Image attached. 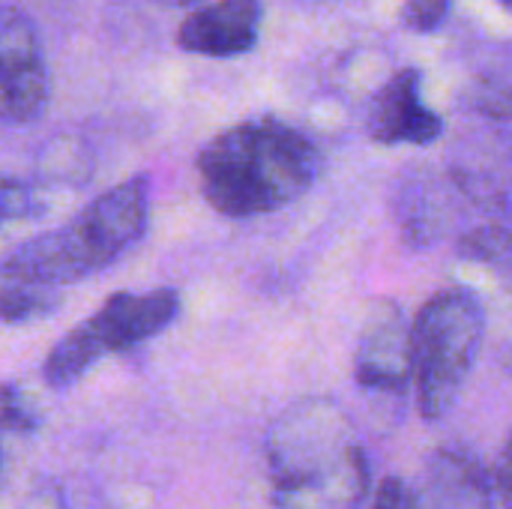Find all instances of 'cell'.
Returning a JSON list of instances; mask_svg holds the SVG:
<instances>
[{"instance_id": "1", "label": "cell", "mask_w": 512, "mask_h": 509, "mask_svg": "<svg viewBox=\"0 0 512 509\" xmlns=\"http://www.w3.org/2000/svg\"><path fill=\"white\" fill-rule=\"evenodd\" d=\"M264 459L276 509H360L369 456L354 420L333 399H303L267 429Z\"/></svg>"}, {"instance_id": "10", "label": "cell", "mask_w": 512, "mask_h": 509, "mask_svg": "<svg viewBox=\"0 0 512 509\" xmlns=\"http://www.w3.org/2000/svg\"><path fill=\"white\" fill-rule=\"evenodd\" d=\"M411 509H495L492 471L465 450H438L411 486Z\"/></svg>"}, {"instance_id": "6", "label": "cell", "mask_w": 512, "mask_h": 509, "mask_svg": "<svg viewBox=\"0 0 512 509\" xmlns=\"http://www.w3.org/2000/svg\"><path fill=\"white\" fill-rule=\"evenodd\" d=\"M51 81L30 15L0 3V123L24 126L48 108Z\"/></svg>"}, {"instance_id": "14", "label": "cell", "mask_w": 512, "mask_h": 509, "mask_svg": "<svg viewBox=\"0 0 512 509\" xmlns=\"http://www.w3.org/2000/svg\"><path fill=\"white\" fill-rule=\"evenodd\" d=\"M453 15V0H405L399 9V21L405 30L429 36L438 33Z\"/></svg>"}, {"instance_id": "16", "label": "cell", "mask_w": 512, "mask_h": 509, "mask_svg": "<svg viewBox=\"0 0 512 509\" xmlns=\"http://www.w3.org/2000/svg\"><path fill=\"white\" fill-rule=\"evenodd\" d=\"M153 3L168 6V9H186V6H195V3H201V0H153Z\"/></svg>"}, {"instance_id": "9", "label": "cell", "mask_w": 512, "mask_h": 509, "mask_svg": "<svg viewBox=\"0 0 512 509\" xmlns=\"http://www.w3.org/2000/svg\"><path fill=\"white\" fill-rule=\"evenodd\" d=\"M264 21L261 0H213L195 6L177 27V45L198 57L231 60L258 45Z\"/></svg>"}, {"instance_id": "5", "label": "cell", "mask_w": 512, "mask_h": 509, "mask_svg": "<svg viewBox=\"0 0 512 509\" xmlns=\"http://www.w3.org/2000/svg\"><path fill=\"white\" fill-rule=\"evenodd\" d=\"M180 297L174 288H156L144 294L117 291L84 324L72 327L45 357L42 378L51 390L72 387L102 357L123 354L177 321Z\"/></svg>"}, {"instance_id": "13", "label": "cell", "mask_w": 512, "mask_h": 509, "mask_svg": "<svg viewBox=\"0 0 512 509\" xmlns=\"http://www.w3.org/2000/svg\"><path fill=\"white\" fill-rule=\"evenodd\" d=\"M510 222L507 216H495V219H483L480 225L468 228L462 237H459V255L471 258V261H486V264H495V261H507L510 255Z\"/></svg>"}, {"instance_id": "7", "label": "cell", "mask_w": 512, "mask_h": 509, "mask_svg": "<svg viewBox=\"0 0 512 509\" xmlns=\"http://www.w3.org/2000/svg\"><path fill=\"white\" fill-rule=\"evenodd\" d=\"M369 138L384 147H426L444 135V117L423 102V72L414 66L396 69L372 96L366 117Z\"/></svg>"}, {"instance_id": "8", "label": "cell", "mask_w": 512, "mask_h": 509, "mask_svg": "<svg viewBox=\"0 0 512 509\" xmlns=\"http://www.w3.org/2000/svg\"><path fill=\"white\" fill-rule=\"evenodd\" d=\"M354 381L363 390L402 393L411 381L408 321L393 300H378L360 330L354 354Z\"/></svg>"}, {"instance_id": "12", "label": "cell", "mask_w": 512, "mask_h": 509, "mask_svg": "<svg viewBox=\"0 0 512 509\" xmlns=\"http://www.w3.org/2000/svg\"><path fill=\"white\" fill-rule=\"evenodd\" d=\"M57 306V294L39 285L12 282L6 279L0 285V321L6 324H24L33 318H45Z\"/></svg>"}, {"instance_id": "4", "label": "cell", "mask_w": 512, "mask_h": 509, "mask_svg": "<svg viewBox=\"0 0 512 509\" xmlns=\"http://www.w3.org/2000/svg\"><path fill=\"white\" fill-rule=\"evenodd\" d=\"M483 330V303L468 288L438 291L420 306L414 324H408V387L423 420H441L459 402L480 357Z\"/></svg>"}, {"instance_id": "11", "label": "cell", "mask_w": 512, "mask_h": 509, "mask_svg": "<svg viewBox=\"0 0 512 509\" xmlns=\"http://www.w3.org/2000/svg\"><path fill=\"white\" fill-rule=\"evenodd\" d=\"M450 195L441 192V180H423L414 177L411 189L402 192V207H399V222H402V234L414 243V246H429L435 243L444 228H447V216H450Z\"/></svg>"}, {"instance_id": "15", "label": "cell", "mask_w": 512, "mask_h": 509, "mask_svg": "<svg viewBox=\"0 0 512 509\" xmlns=\"http://www.w3.org/2000/svg\"><path fill=\"white\" fill-rule=\"evenodd\" d=\"M372 509H411V486L402 477H387L375 492Z\"/></svg>"}, {"instance_id": "3", "label": "cell", "mask_w": 512, "mask_h": 509, "mask_svg": "<svg viewBox=\"0 0 512 509\" xmlns=\"http://www.w3.org/2000/svg\"><path fill=\"white\" fill-rule=\"evenodd\" d=\"M150 216L147 177H132L93 198L63 228L45 231L21 243L0 267L3 279L57 291L75 285L132 249Z\"/></svg>"}, {"instance_id": "2", "label": "cell", "mask_w": 512, "mask_h": 509, "mask_svg": "<svg viewBox=\"0 0 512 509\" xmlns=\"http://www.w3.org/2000/svg\"><path fill=\"white\" fill-rule=\"evenodd\" d=\"M195 168L201 195L216 213L252 219L303 198L318 180L321 153L303 129L267 114L213 135Z\"/></svg>"}]
</instances>
